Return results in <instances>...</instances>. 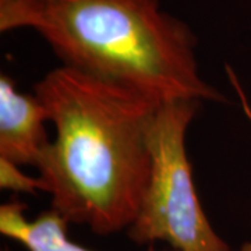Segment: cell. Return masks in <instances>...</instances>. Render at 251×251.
Listing matches in <instances>:
<instances>
[{"label": "cell", "instance_id": "obj_1", "mask_svg": "<svg viewBox=\"0 0 251 251\" xmlns=\"http://www.w3.org/2000/svg\"><path fill=\"white\" fill-rule=\"evenodd\" d=\"M35 95L56 131L36 168L50 208L98 236L127 230L151 177L159 103L67 66L48 73Z\"/></svg>", "mask_w": 251, "mask_h": 251}, {"label": "cell", "instance_id": "obj_2", "mask_svg": "<svg viewBox=\"0 0 251 251\" xmlns=\"http://www.w3.org/2000/svg\"><path fill=\"white\" fill-rule=\"evenodd\" d=\"M31 28L63 66L156 103L222 102L200 72L197 38L159 0H0V31Z\"/></svg>", "mask_w": 251, "mask_h": 251}, {"label": "cell", "instance_id": "obj_3", "mask_svg": "<svg viewBox=\"0 0 251 251\" xmlns=\"http://www.w3.org/2000/svg\"><path fill=\"white\" fill-rule=\"evenodd\" d=\"M201 108L197 100L158 106L150 126L151 177L134 222L126 230L137 244L168 243L175 251H232L200 202L186 135Z\"/></svg>", "mask_w": 251, "mask_h": 251}, {"label": "cell", "instance_id": "obj_4", "mask_svg": "<svg viewBox=\"0 0 251 251\" xmlns=\"http://www.w3.org/2000/svg\"><path fill=\"white\" fill-rule=\"evenodd\" d=\"M49 115L42 100L23 94L9 75L0 77V159L17 166L38 168L49 141Z\"/></svg>", "mask_w": 251, "mask_h": 251}, {"label": "cell", "instance_id": "obj_5", "mask_svg": "<svg viewBox=\"0 0 251 251\" xmlns=\"http://www.w3.org/2000/svg\"><path fill=\"white\" fill-rule=\"evenodd\" d=\"M24 211L25 205L18 201L0 206V233L28 251H91L69 239V222L52 208L31 221L25 218Z\"/></svg>", "mask_w": 251, "mask_h": 251}, {"label": "cell", "instance_id": "obj_6", "mask_svg": "<svg viewBox=\"0 0 251 251\" xmlns=\"http://www.w3.org/2000/svg\"><path fill=\"white\" fill-rule=\"evenodd\" d=\"M0 187L16 193L34 194L38 190L42 191V181L39 177L27 176L17 165L0 159Z\"/></svg>", "mask_w": 251, "mask_h": 251}, {"label": "cell", "instance_id": "obj_7", "mask_svg": "<svg viewBox=\"0 0 251 251\" xmlns=\"http://www.w3.org/2000/svg\"><path fill=\"white\" fill-rule=\"evenodd\" d=\"M232 251H251V242H247L242 244L237 250H232Z\"/></svg>", "mask_w": 251, "mask_h": 251}]
</instances>
